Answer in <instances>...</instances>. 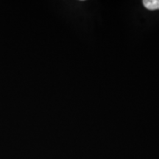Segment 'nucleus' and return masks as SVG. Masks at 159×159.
<instances>
[{"label":"nucleus","mask_w":159,"mask_h":159,"mask_svg":"<svg viewBox=\"0 0 159 159\" xmlns=\"http://www.w3.org/2000/svg\"><path fill=\"white\" fill-rule=\"evenodd\" d=\"M143 5L150 11L159 10V0H144L143 1Z\"/></svg>","instance_id":"nucleus-1"}]
</instances>
